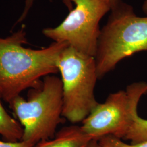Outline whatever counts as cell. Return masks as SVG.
I'll list each match as a JSON object with an SVG mask.
<instances>
[{
	"label": "cell",
	"mask_w": 147,
	"mask_h": 147,
	"mask_svg": "<svg viewBox=\"0 0 147 147\" xmlns=\"http://www.w3.org/2000/svg\"><path fill=\"white\" fill-rule=\"evenodd\" d=\"M27 42L24 27L5 38L0 37V96L8 103L25 89L37 87L42 77L59 72L60 55L69 45L54 42L34 50L24 47Z\"/></svg>",
	"instance_id": "obj_1"
},
{
	"label": "cell",
	"mask_w": 147,
	"mask_h": 147,
	"mask_svg": "<svg viewBox=\"0 0 147 147\" xmlns=\"http://www.w3.org/2000/svg\"><path fill=\"white\" fill-rule=\"evenodd\" d=\"M111 11L101 30L95 56L98 79L113 70L122 59L147 51V16H137L131 6L122 1Z\"/></svg>",
	"instance_id": "obj_2"
},
{
	"label": "cell",
	"mask_w": 147,
	"mask_h": 147,
	"mask_svg": "<svg viewBox=\"0 0 147 147\" xmlns=\"http://www.w3.org/2000/svg\"><path fill=\"white\" fill-rule=\"evenodd\" d=\"M28 99L20 95L9 103L24 129L22 140L34 144L53 138L63 121V86L55 75L44 77L40 84L30 90Z\"/></svg>",
	"instance_id": "obj_3"
},
{
	"label": "cell",
	"mask_w": 147,
	"mask_h": 147,
	"mask_svg": "<svg viewBox=\"0 0 147 147\" xmlns=\"http://www.w3.org/2000/svg\"><path fill=\"white\" fill-rule=\"evenodd\" d=\"M58 67L63 86L62 116L74 124L82 122L98 104L95 57L68 45L60 55Z\"/></svg>",
	"instance_id": "obj_4"
},
{
	"label": "cell",
	"mask_w": 147,
	"mask_h": 147,
	"mask_svg": "<svg viewBox=\"0 0 147 147\" xmlns=\"http://www.w3.org/2000/svg\"><path fill=\"white\" fill-rule=\"evenodd\" d=\"M147 94V82L129 84L125 90L111 93L99 103L82 122L81 127L92 139L113 136L123 140L131 124L140 101Z\"/></svg>",
	"instance_id": "obj_5"
},
{
	"label": "cell",
	"mask_w": 147,
	"mask_h": 147,
	"mask_svg": "<svg viewBox=\"0 0 147 147\" xmlns=\"http://www.w3.org/2000/svg\"><path fill=\"white\" fill-rule=\"evenodd\" d=\"M75 7L58 26L42 30L55 42H65L94 57L101 30L99 22L111 9L110 0H71Z\"/></svg>",
	"instance_id": "obj_6"
},
{
	"label": "cell",
	"mask_w": 147,
	"mask_h": 147,
	"mask_svg": "<svg viewBox=\"0 0 147 147\" xmlns=\"http://www.w3.org/2000/svg\"><path fill=\"white\" fill-rule=\"evenodd\" d=\"M92 140L81 126H66L56 132L53 138L38 142L33 147H86Z\"/></svg>",
	"instance_id": "obj_7"
},
{
	"label": "cell",
	"mask_w": 147,
	"mask_h": 147,
	"mask_svg": "<svg viewBox=\"0 0 147 147\" xmlns=\"http://www.w3.org/2000/svg\"><path fill=\"white\" fill-rule=\"evenodd\" d=\"M1 99L0 96V135L8 142L22 141L23 127L8 114L2 106Z\"/></svg>",
	"instance_id": "obj_8"
},
{
	"label": "cell",
	"mask_w": 147,
	"mask_h": 147,
	"mask_svg": "<svg viewBox=\"0 0 147 147\" xmlns=\"http://www.w3.org/2000/svg\"><path fill=\"white\" fill-rule=\"evenodd\" d=\"M122 140L129 141L131 144L147 141V119L138 116L137 111L135 112L131 124Z\"/></svg>",
	"instance_id": "obj_9"
},
{
	"label": "cell",
	"mask_w": 147,
	"mask_h": 147,
	"mask_svg": "<svg viewBox=\"0 0 147 147\" xmlns=\"http://www.w3.org/2000/svg\"><path fill=\"white\" fill-rule=\"evenodd\" d=\"M98 140L109 147H147V141L137 144L127 143L120 138L110 135L102 137Z\"/></svg>",
	"instance_id": "obj_10"
},
{
	"label": "cell",
	"mask_w": 147,
	"mask_h": 147,
	"mask_svg": "<svg viewBox=\"0 0 147 147\" xmlns=\"http://www.w3.org/2000/svg\"><path fill=\"white\" fill-rule=\"evenodd\" d=\"M35 0H25V6L24 8V11L21 16H20L19 19L16 21V24L21 22L23 21L28 14L29 11L31 9L32 6L33 5V3ZM63 3L67 7L69 11H71L73 9V5L71 0H62Z\"/></svg>",
	"instance_id": "obj_11"
},
{
	"label": "cell",
	"mask_w": 147,
	"mask_h": 147,
	"mask_svg": "<svg viewBox=\"0 0 147 147\" xmlns=\"http://www.w3.org/2000/svg\"><path fill=\"white\" fill-rule=\"evenodd\" d=\"M34 145L32 142L23 140L18 142L0 141V147H33Z\"/></svg>",
	"instance_id": "obj_12"
},
{
	"label": "cell",
	"mask_w": 147,
	"mask_h": 147,
	"mask_svg": "<svg viewBox=\"0 0 147 147\" xmlns=\"http://www.w3.org/2000/svg\"><path fill=\"white\" fill-rule=\"evenodd\" d=\"M86 147H109L100 143L98 140H92Z\"/></svg>",
	"instance_id": "obj_13"
},
{
	"label": "cell",
	"mask_w": 147,
	"mask_h": 147,
	"mask_svg": "<svg viewBox=\"0 0 147 147\" xmlns=\"http://www.w3.org/2000/svg\"><path fill=\"white\" fill-rule=\"evenodd\" d=\"M110 1L111 5V10L116 8V7L121 2V0H110Z\"/></svg>",
	"instance_id": "obj_14"
},
{
	"label": "cell",
	"mask_w": 147,
	"mask_h": 147,
	"mask_svg": "<svg viewBox=\"0 0 147 147\" xmlns=\"http://www.w3.org/2000/svg\"><path fill=\"white\" fill-rule=\"evenodd\" d=\"M142 10L145 14L147 16V0H146L142 6Z\"/></svg>",
	"instance_id": "obj_15"
}]
</instances>
